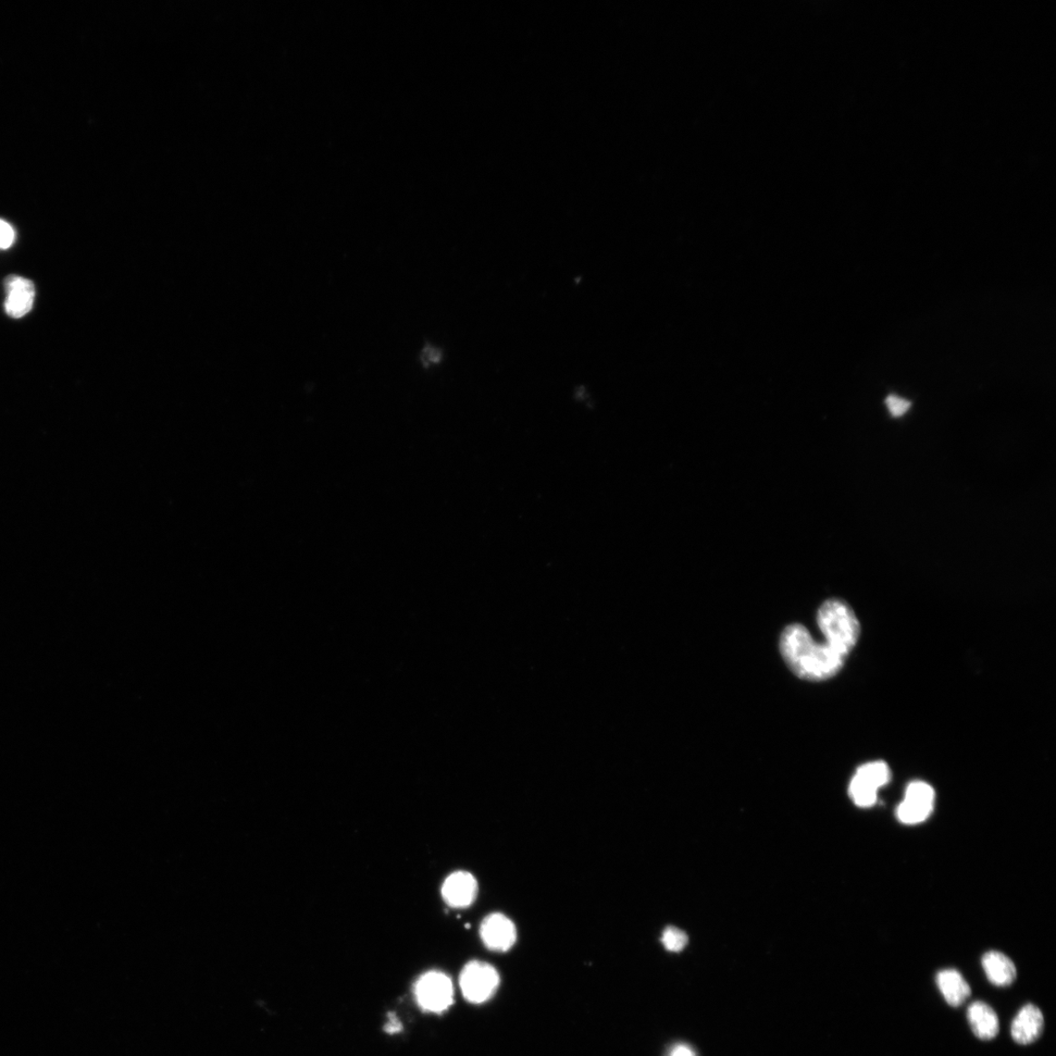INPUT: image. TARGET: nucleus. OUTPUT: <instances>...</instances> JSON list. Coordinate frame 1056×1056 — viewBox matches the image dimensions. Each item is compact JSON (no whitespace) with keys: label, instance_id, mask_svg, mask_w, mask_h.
Here are the masks:
<instances>
[{"label":"nucleus","instance_id":"11","mask_svg":"<svg viewBox=\"0 0 1056 1056\" xmlns=\"http://www.w3.org/2000/svg\"><path fill=\"white\" fill-rule=\"evenodd\" d=\"M937 986L952 1008H960L972 996L971 986L955 969H944L936 976Z\"/></svg>","mask_w":1056,"mask_h":1056},{"label":"nucleus","instance_id":"7","mask_svg":"<svg viewBox=\"0 0 1056 1056\" xmlns=\"http://www.w3.org/2000/svg\"><path fill=\"white\" fill-rule=\"evenodd\" d=\"M479 886L469 872L458 871L447 877L441 886L443 901L452 908H467L478 896Z\"/></svg>","mask_w":1056,"mask_h":1056},{"label":"nucleus","instance_id":"13","mask_svg":"<svg viewBox=\"0 0 1056 1056\" xmlns=\"http://www.w3.org/2000/svg\"><path fill=\"white\" fill-rule=\"evenodd\" d=\"M878 788L859 772L855 773L849 786V795L857 806L871 807L877 800Z\"/></svg>","mask_w":1056,"mask_h":1056},{"label":"nucleus","instance_id":"5","mask_svg":"<svg viewBox=\"0 0 1056 1056\" xmlns=\"http://www.w3.org/2000/svg\"><path fill=\"white\" fill-rule=\"evenodd\" d=\"M935 791L925 781H913L897 809L899 821L906 825L923 823L933 813Z\"/></svg>","mask_w":1056,"mask_h":1056},{"label":"nucleus","instance_id":"18","mask_svg":"<svg viewBox=\"0 0 1056 1056\" xmlns=\"http://www.w3.org/2000/svg\"><path fill=\"white\" fill-rule=\"evenodd\" d=\"M667 1056H697V1053L686 1043H678L670 1049Z\"/></svg>","mask_w":1056,"mask_h":1056},{"label":"nucleus","instance_id":"6","mask_svg":"<svg viewBox=\"0 0 1056 1056\" xmlns=\"http://www.w3.org/2000/svg\"><path fill=\"white\" fill-rule=\"evenodd\" d=\"M480 935L488 949L505 953L512 949L517 942V927L507 916L493 913L483 919Z\"/></svg>","mask_w":1056,"mask_h":1056},{"label":"nucleus","instance_id":"4","mask_svg":"<svg viewBox=\"0 0 1056 1056\" xmlns=\"http://www.w3.org/2000/svg\"><path fill=\"white\" fill-rule=\"evenodd\" d=\"M459 983L464 998L469 1003L480 1004L494 996L500 985V975L491 964L474 961L464 966Z\"/></svg>","mask_w":1056,"mask_h":1056},{"label":"nucleus","instance_id":"17","mask_svg":"<svg viewBox=\"0 0 1056 1056\" xmlns=\"http://www.w3.org/2000/svg\"><path fill=\"white\" fill-rule=\"evenodd\" d=\"M15 241V231L8 222L0 219V250H6Z\"/></svg>","mask_w":1056,"mask_h":1056},{"label":"nucleus","instance_id":"2","mask_svg":"<svg viewBox=\"0 0 1056 1056\" xmlns=\"http://www.w3.org/2000/svg\"><path fill=\"white\" fill-rule=\"evenodd\" d=\"M817 624L826 643L848 657L860 637V624L852 608L840 600H828L817 615Z\"/></svg>","mask_w":1056,"mask_h":1056},{"label":"nucleus","instance_id":"15","mask_svg":"<svg viewBox=\"0 0 1056 1056\" xmlns=\"http://www.w3.org/2000/svg\"><path fill=\"white\" fill-rule=\"evenodd\" d=\"M890 414L893 417H901L908 412L911 402L896 395H889L886 401Z\"/></svg>","mask_w":1056,"mask_h":1056},{"label":"nucleus","instance_id":"16","mask_svg":"<svg viewBox=\"0 0 1056 1056\" xmlns=\"http://www.w3.org/2000/svg\"><path fill=\"white\" fill-rule=\"evenodd\" d=\"M441 351L433 345H427L421 354V364L427 368L439 364L441 362Z\"/></svg>","mask_w":1056,"mask_h":1056},{"label":"nucleus","instance_id":"12","mask_svg":"<svg viewBox=\"0 0 1056 1056\" xmlns=\"http://www.w3.org/2000/svg\"><path fill=\"white\" fill-rule=\"evenodd\" d=\"M983 966L990 983L997 987L1011 986L1017 977L1013 962L1001 952L986 953L983 958Z\"/></svg>","mask_w":1056,"mask_h":1056},{"label":"nucleus","instance_id":"8","mask_svg":"<svg viewBox=\"0 0 1056 1056\" xmlns=\"http://www.w3.org/2000/svg\"><path fill=\"white\" fill-rule=\"evenodd\" d=\"M5 309L7 315L19 319L27 315L34 305L35 289L34 283L26 278L11 276L5 279Z\"/></svg>","mask_w":1056,"mask_h":1056},{"label":"nucleus","instance_id":"10","mask_svg":"<svg viewBox=\"0 0 1056 1056\" xmlns=\"http://www.w3.org/2000/svg\"><path fill=\"white\" fill-rule=\"evenodd\" d=\"M967 1020L974 1034L980 1040L991 1041L999 1034V1017L984 1002L977 1001L969 1005Z\"/></svg>","mask_w":1056,"mask_h":1056},{"label":"nucleus","instance_id":"3","mask_svg":"<svg viewBox=\"0 0 1056 1056\" xmlns=\"http://www.w3.org/2000/svg\"><path fill=\"white\" fill-rule=\"evenodd\" d=\"M414 993L421 1010L430 1013H443L454 1002L452 980L441 972H429L420 976Z\"/></svg>","mask_w":1056,"mask_h":1056},{"label":"nucleus","instance_id":"14","mask_svg":"<svg viewBox=\"0 0 1056 1056\" xmlns=\"http://www.w3.org/2000/svg\"><path fill=\"white\" fill-rule=\"evenodd\" d=\"M688 935L674 926L667 927L663 934L662 943L669 952L678 953L687 946Z\"/></svg>","mask_w":1056,"mask_h":1056},{"label":"nucleus","instance_id":"1","mask_svg":"<svg viewBox=\"0 0 1056 1056\" xmlns=\"http://www.w3.org/2000/svg\"><path fill=\"white\" fill-rule=\"evenodd\" d=\"M780 650L792 673L803 680L824 681L837 675L845 658L829 644L819 643L801 625L788 626L781 634Z\"/></svg>","mask_w":1056,"mask_h":1056},{"label":"nucleus","instance_id":"19","mask_svg":"<svg viewBox=\"0 0 1056 1056\" xmlns=\"http://www.w3.org/2000/svg\"><path fill=\"white\" fill-rule=\"evenodd\" d=\"M401 1030H402L401 1022L399 1021H397V1018L393 1014H392L389 1018V1022L387 1023V1026H386L387 1032L393 1034L396 1032H400Z\"/></svg>","mask_w":1056,"mask_h":1056},{"label":"nucleus","instance_id":"9","mask_svg":"<svg viewBox=\"0 0 1056 1056\" xmlns=\"http://www.w3.org/2000/svg\"><path fill=\"white\" fill-rule=\"evenodd\" d=\"M1045 1018L1041 1011L1035 1004L1028 1003L1015 1016L1011 1033L1018 1045L1028 1046L1041 1038Z\"/></svg>","mask_w":1056,"mask_h":1056}]
</instances>
